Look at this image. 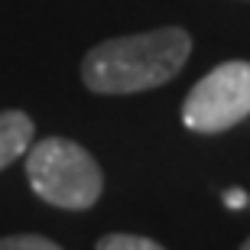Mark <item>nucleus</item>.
I'll return each mask as SVG.
<instances>
[{
  "mask_svg": "<svg viewBox=\"0 0 250 250\" xmlns=\"http://www.w3.org/2000/svg\"><path fill=\"white\" fill-rule=\"evenodd\" d=\"M241 250H250V237H247V241H244V244H241Z\"/></svg>",
  "mask_w": 250,
  "mask_h": 250,
  "instance_id": "obj_8",
  "label": "nucleus"
},
{
  "mask_svg": "<svg viewBox=\"0 0 250 250\" xmlns=\"http://www.w3.org/2000/svg\"><path fill=\"white\" fill-rule=\"evenodd\" d=\"M36 137V124L23 111H0V172L26 156Z\"/></svg>",
  "mask_w": 250,
  "mask_h": 250,
  "instance_id": "obj_4",
  "label": "nucleus"
},
{
  "mask_svg": "<svg viewBox=\"0 0 250 250\" xmlns=\"http://www.w3.org/2000/svg\"><path fill=\"white\" fill-rule=\"evenodd\" d=\"M94 250H166V247H159L156 241L140 237V234H104Z\"/></svg>",
  "mask_w": 250,
  "mask_h": 250,
  "instance_id": "obj_5",
  "label": "nucleus"
},
{
  "mask_svg": "<svg viewBox=\"0 0 250 250\" xmlns=\"http://www.w3.org/2000/svg\"><path fill=\"white\" fill-rule=\"evenodd\" d=\"M192 36L182 26H159L149 33L104 39L88 49L82 82L94 94H137L172 82L188 62Z\"/></svg>",
  "mask_w": 250,
  "mask_h": 250,
  "instance_id": "obj_1",
  "label": "nucleus"
},
{
  "mask_svg": "<svg viewBox=\"0 0 250 250\" xmlns=\"http://www.w3.org/2000/svg\"><path fill=\"white\" fill-rule=\"evenodd\" d=\"M0 250H62V247L49 237H39V234H10V237H0Z\"/></svg>",
  "mask_w": 250,
  "mask_h": 250,
  "instance_id": "obj_6",
  "label": "nucleus"
},
{
  "mask_svg": "<svg viewBox=\"0 0 250 250\" xmlns=\"http://www.w3.org/2000/svg\"><path fill=\"white\" fill-rule=\"evenodd\" d=\"M250 117V62H221L182 101V124L192 133H224Z\"/></svg>",
  "mask_w": 250,
  "mask_h": 250,
  "instance_id": "obj_3",
  "label": "nucleus"
},
{
  "mask_svg": "<svg viewBox=\"0 0 250 250\" xmlns=\"http://www.w3.org/2000/svg\"><path fill=\"white\" fill-rule=\"evenodd\" d=\"M224 205H228V208H234V211H237V208H247V205H250V195L244 192V188H231V192H224Z\"/></svg>",
  "mask_w": 250,
  "mask_h": 250,
  "instance_id": "obj_7",
  "label": "nucleus"
},
{
  "mask_svg": "<svg viewBox=\"0 0 250 250\" xmlns=\"http://www.w3.org/2000/svg\"><path fill=\"white\" fill-rule=\"evenodd\" d=\"M26 179L42 202L65 211H84L104 192V176L94 156L65 137H46L26 149Z\"/></svg>",
  "mask_w": 250,
  "mask_h": 250,
  "instance_id": "obj_2",
  "label": "nucleus"
}]
</instances>
